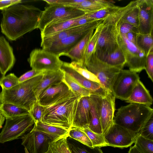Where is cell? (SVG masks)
Returning a JSON list of instances; mask_svg holds the SVG:
<instances>
[{"label": "cell", "mask_w": 153, "mask_h": 153, "mask_svg": "<svg viewBox=\"0 0 153 153\" xmlns=\"http://www.w3.org/2000/svg\"><path fill=\"white\" fill-rule=\"evenodd\" d=\"M42 10L32 5L13 4L1 10V33L9 40L16 41L37 28Z\"/></svg>", "instance_id": "cell-1"}, {"label": "cell", "mask_w": 153, "mask_h": 153, "mask_svg": "<svg viewBox=\"0 0 153 153\" xmlns=\"http://www.w3.org/2000/svg\"><path fill=\"white\" fill-rule=\"evenodd\" d=\"M80 97L71 91L45 106L42 122L68 130L70 129Z\"/></svg>", "instance_id": "cell-2"}, {"label": "cell", "mask_w": 153, "mask_h": 153, "mask_svg": "<svg viewBox=\"0 0 153 153\" xmlns=\"http://www.w3.org/2000/svg\"><path fill=\"white\" fill-rule=\"evenodd\" d=\"M43 74L19 83L10 89L2 88L0 93L1 103L13 104L29 112L37 101L33 90L41 80Z\"/></svg>", "instance_id": "cell-3"}, {"label": "cell", "mask_w": 153, "mask_h": 153, "mask_svg": "<svg viewBox=\"0 0 153 153\" xmlns=\"http://www.w3.org/2000/svg\"><path fill=\"white\" fill-rule=\"evenodd\" d=\"M153 114L150 106L130 103L118 109L114 123L137 134Z\"/></svg>", "instance_id": "cell-4"}, {"label": "cell", "mask_w": 153, "mask_h": 153, "mask_svg": "<svg viewBox=\"0 0 153 153\" xmlns=\"http://www.w3.org/2000/svg\"><path fill=\"white\" fill-rule=\"evenodd\" d=\"M85 13L82 10L69 6L61 4L49 5L42 11L37 28L41 32L49 24L78 18Z\"/></svg>", "instance_id": "cell-5"}, {"label": "cell", "mask_w": 153, "mask_h": 153, "mask_svg": "<svg viewBox=\"0 0 153 153\" xmlns=\"http://www.w3.org/2000/svg\"><path fill=\"white\" fill-rule=\"evenodd\" d=\"M5 119L0 133V143H2L21 138L35 123L30 114Z\"/></svg>", "instance_id": "cell-6"}, {"label": "cell", "mask_w": 153, "mask_h": 153, "mask_svg": "<svg viewBox=\"0 0 153 153\" xmlns=\"http://www.w3.org/2000/svg\"><path fill=\"white\" fill-rule=\"evenodd\" d=\"M101 23L102 27L94 54L102 60L118 47L117 39L119 30L118 23L102 21Z\"/></svg>", "instance_id": "cell-7"}, {"label": "cell", "mask_w": 153, "mask_h": 153, "mask_svg": "<svg viewBox=\"0 0 153 153\" xmlns=\"http://www.w3.org/2000/svg\"><path fill=\"white\" fill-rule=\"evenodd\" d=\"M117 39L118 46L124 52L129 70L137 73L145 69L147 56L145 52L129 41L124 34L119 32Z\"/></svg>", "instance_id": "cell-8"}, {"label": "cell", "mask_w": 153, "mask_h": 153, "mask_svg": "<svg viewBox=\"0 0 153 153\" xmlns=\"http://www.w3.org/2000/svg\"><path fill=\"white\" fill-rule=\"evenodd\" d=\"M27 61L32 69L40 72L58 71L63 62L58 55L42 48L32 50Z\"/></svg>", "instance_id": "cell-9"}, {"label": "cell", "mask_w": 153, "mask_h": 153, "mask_svg": "<svg viewBox=\"0 0 153 153\" xmlns=\"http://www.w3.org/2000/svg\"><path fill=\"white\" fill-rule=\"evenodd\" d=\"M85 67L97 77L100 84L108 92H112L111 87L113 82L122 70L108 65L98 58L94 54Z\"/></svg>", "instance_id": "cell-10"}, {"label": "cell", "mask_w": 153, "mask_h": 153, "mask_svg": "<svg viewBox=\"0 0 153 153\" xmlns=\"http://www.w3.org/2000/svg\"><path fill=\"white\" fill-rule=\"evenodd\" d=\"M140 80L137 73L122 69L117 74L111 85V91L115 98L126 101Z\"/></svg>", "instance_id": "cell-11"}, {"label": "cell", "mask_w": 153, "mask_h": 153, "mask_svg": "<svg viewBox=\"0 0 153 153\" xmlns=\"http://www.w3.org/2000/svg\"><path fill=\"white\" fill-rule=\"evenodd\" d=\"M137 134L114 123L104 135L108 146L127 148L134 143Z\"/></svg>", "instance_id": "cell-12"}, {"label": "cell", "mask_w": 153, "mask_h": 153, "mask_svg": "<svg viewBox=\"0 0 153 153\" xmlns=\"http://www.w3.org/2000/svg\"><path fill=\"white\" fill-rule=\"evenodd\" d=\"M21 138L22 144L29 153H45L51 142L46 135L33 129Z\"/></svg>", "instance_id": "cell-13"}, {"label": "cell", "mask_w": 153, "mask_h": 153, "mask_svg": "<svg viewBox=\"0 0 153 153\" xmlns=\"http://www.w3.org/2000/svg\"><path fill=\"white\" fill-rule=\"evenodd\" d=\"M103 19L93 21L83 25L72 27L41 38V47L45 49L69 36L86 30H95Z\"/></svg>", "instance_id": "cell-14"}, {"label": "cell", "mask_w": 153, "mask_h": 153, "mask_svg": "<svg viewBox=\"0 0 153 153\" xmlns=\"http://www.w3.org/2000/svg\"><path fill=\"white\" fill-rule=\"evenodd\" d=\"M60 69L80 85L94 94L103 97L108 92L99 83L89 80L74 70L69 63L63 62Z\"/></svg>", "instance_id": "cell-15"}, {"label": "cell", "mask_w": 153, "mask_h": 153, "mask_svg": "<svg viewBox=\"0 0 153 153\" xmlns=\"http://www.w3.org/2000/svg\"><path fill=\"white\" fill-rule=\"evenodd\" d=\"M115 100L112 92H108L105 96L102 97L100 122L103 135L114 124Z\"/></svg>", "instance_id": "cell-16"}, {"label": "cell", "mask_w": 153, "mask_h": 153, "mask_svg": "<svg viewBox=\"0 0 153 153\" xmlns=\"http://www.w3.org/2000/svg\"><path fill=\"white\" fill-rule=\"evenodd\" d=\"M139 33H152L153 26V0H138Z\"/></svg>", "instance_id": "cell-17"}, {"label": "cell", "mask_w": 153, "mask_h": 153, "mask_svg": "<svg viewBox=\"0 0 153 153\" xmlns=\"http://www.w3.org/2000/svg\"><path fill=\"white\" fill-rule=\"evenodd\" d=\"M71 91L67 84L63 81L46 88L40 95L37 101L41 105L47 106Z\"/></svg>", "instance_id": "cell-18"}, {"label": "cell", "mask_w": 153, "mask_h": 153, "mask_svg": "<svg viewBox=\"0 0 153 153\" xmlns=\"http://www.w3.org/2000/svg\"><path fill=\"white\" fill-rule=\"evenodd\" d=\"M91 30H86L70 35L45 50L55 53L60 57L71 49Z\"/></svg>", "instance_id": "cell-19"}, {"label": "cell", "mask_w": 153, "mask_h": 153, "mask_svg": "<svg viewBox=\"0 0 153 153\" xmlns=\"http://www.w3.org/2000/svg\"><path fill=\"white\" fill-rule=\"evenodd\" d=\"M90 96L80 97L78 101L72 127L81 128L89 123Z\"/></svg>", "instance_id": "cell-20"}, {"label": "cell", "mask_w": 153, "mask_h": 153, "mask_svg": "<svg viewBox=\"0 0 153 153\" xmlns=\"http://www.w3.org/2000/svg\"><path fill=\"white\" fill-rule=\"evenodd\" d=\"M15 61L12 47L4 36H0V69L2 73L5 75Z\"/></svg>", "instance_id": "cell-21"}, {"label": "cell", "mask_w": 153, "mask_h": 153, "mask_svg": "<svg viewBox=\"0 0 153 153\" xmlns=\"http://www.w3.org/2000/svg\"><path fill=\"white\" fill-rule=\"evenodd\" d=\"M90 96L91 102L89 111V123L87 126L94 132L103 134L100 122L102 97L93 94Z\"/></svg>", "instance_id": "cell-22"}, {"label": "cell", "mask_w": 153, "mask_h": 153, "mask_svg": "<svg viewBox=\"0 0 153 153\" xmlns=\"http://www.w3.org/2000/svg\"><path fill=\"white\" fill-rule=\"evenodd\" d=\"M64 77V73L61 69L44 72L41 80L33 90L37 100L41 93L47 88L63 82Z\"/></svg>", "instance_id": "cell-23"}, {"label": "cell", "mask_w": 153, "mask_h": 153, "mask_svg": "<svg viewBox=\"0 0 153 153\" xmlns=\"http://www.w3.org/2000/svg\"><path fill=\"white\" fill-rule=\"evenodd\" d=\"M94 30L89 32L71 49L62 54L61 56L68 57L72 62H77L85 66L84 59L86 49Z\"/></svg>", "instance_id": "cell-24"}, {"label": "cell", "mask_w": 153, "mask_h": 153, "mask_svg": "<svg viewBox=\"0 0 153 153\" xmlns=\"http://www.w3.org/2000/svg\"><path fill=\"white\" fill-rule=\"evenodd\" d=\"M126 101L127 102L150 106L153 103V99L149 91L139 80L133 88L130 96Z\"/></svg>", "instance_id": "cell-25"}, {"label": "cell", "mask_w": 153, "mask_h": 153, "mask_svg": "<svg viewBox=\"0 0 153 153\" xmlns=\"http://www.w3.org/2000/svg\"><path fill=\"white\" fill-rule=\"evenodd\" d=\"M32 129L46 135L51 139V142L65 136H68L69 130L49 125L42 122L35 123Z\"/></svg>", "instance_id": "cell-26"}, {"label": "cell", "mask_w": 153, "mask_h": 153, "mask_svg": "<svg viewBox=\"0 0 153 153\" xmlns=\"http://www.w3.org/2000/svg\"><path fill=\"white\" fill-rule=\"evenodd\" d=\"M81 16L72 19L60 21L48 25L41 32V39L69 28L76 27V22Z\"/></svg>", "instance_id": "cell-27"}, {"label": "cell", "mask_w": 153, "mask_h": 153, "mask_svg": "<svg viewBox=\"0 0 153 153\" xmlns=\"http://www.w3.org/2000/svg\"><path fill=\"white\" fill-rule=\"evenodd\" d=\"M114 4L113 1L103 0H83L81 2L71 5L85 13L95 12Z\"/></svg>", "instance_id": "cell-28"}, {"label": "cell", "mask_w": 153, "mask_h": 153, "mask_svg": "<svg viewBox=\"0 0 153 153\" xmlns=\"http://www.w3.org/2000/svg\"><path fill=\"white\" fill-rule=\"evenodd\" d=\"M102 61L108 65L122 70L126 64L124 53L119 46L106 56Z\"/></svg>", "instance_id": "cell-29"}, {"label": "cell", "mask_w": 153, "mask_h": 153, "mask_svg": "<svg viewBox=\"0 0 153 153\" xmlns=\"http://www.w3.org/2000/svg\"><path fill=\"white\" fill-rule=\"evenodd\" d=\"M0 111L5 118H13L29 114L27 110L13 104L1 103Z\"/></svg>", "instance_id": "cell-30"}, {"label": "cell", "mask_w": 153, "mask_h": 153, "mask_svg": "<svg viewBox=\"0 0 153 153\" xmlns=\"http://www.w3.org/2000/svg\"><path fill=\"white\" fill-rule=\"evenodd\" d=\"M67 140L71 153H103L99 147H89L69 137Z\"/></svg>", "instance_id": "cell-31"}, {"label": "cell", "mask_w": 153, "mask_h": 153, "mask_svg": "<svg viewBox=\"0 0 153 153\" xmlns=\"http://www.w3.org/2000/svg\"><path fill=\"white\" fill-rule=\"evenodd\" d=\"M153 42L152 33L136 34V45L144 51L147 56L153 52Z\"/></svg>", "instance_id": "cell-32"}, {"label": "cell", "mask_w": 153, "mask_h": 153, "mask_svg": "<svg viewBox=\"0 0 153 153\" xmlns=\"http://www.w3.org/2000/svg\"><path fill=\"white\" fill-rule=\"evenodd\" d=\"M102 26L101 23L97 26L88 43L85 55L84 65L85 66L94 53Z\"/></svg>", "instance_id": "cell-33"}, {"label": "cell", "mask_w": 153, "mask_h": 153, "mask_svg": "<svg viewBox=\"0 0 153 153\" xmlns=\"http://www.w3.org/2000/svg\"><path fill=\"white\" fill-rule=\"evenodd\" d=\"M65 136L49 143L48 149L45 153H71Z\"/></svg>", "instance_id": "cell-34"}, {"label": "cell", "mask_w": 153, "mask_h": 153, "mask_svg": "<svg viewBox=\"0 0 153 153\" xmlns=\"http://www.w3.org/2000/svg\"><path fill=\"white\" fill-rule=\"evenodd\" d=\"M64 77L63 81L67 84L73 92L80 97L90 96L92 94L90 91L81 86L67 74L64 72Z\"/></svg>", "instance_id": "cell-35"}, {"label": "cell", "mask_w": 153, "mask_h": 153, "mask_svg": "<svg viewBox=\"0 0 153 153\" xmlns=\"http://www.w3.org/2000/svg\"><path fill=\"white\" fill-rule=\"evenodd\" d=\"M68 137L81 143L90 147H93L89 138L81 129L72 127L68 132Z\"/></svg>", "instance_id": "cell-36"}, {"label": "cell", "mask_w": 153, "mask_h": 153, "mask_svg": "<svg viewBox=\"0 0 153 153\" xmlns=\"http://www.w3.org/2000/svg\"><path fill=\"white\" fill-rule=\"evenodd\" d=\"M120 7L113 4L97 11L85 13L88 17L95 20L103 19L117 11Z\"/></svg>", "instance_id": "cell-37"}, {"label": "cell", "mask_w": 153, "mask_h": 153, "mask_svg": "<svg viewBox=\"0 0 153 153\" xmlns=\"http://www.w3.org/2000/svg\"><path fill=\"white\" fill-rule=\"evenodd\" d=\"M80 128L88 136L92 142L93 147H97L101 148L108 146L103 134L94 132L87 126Z\"/></svg>", "instance_id": "cell-38"}, {"label": "cell", "mask_w": 153, "mask_h": 153, "mask_svg": "<svg viewBox=\"0 0 153 153\" xmlns=\"http://www.w3.org/2000/svg\"><path fill=\"white\" fill-rule=\"evenodd\" d=\"M134 143L141 153H153V140L137 134Z\"/></svg>", "instance_id": "cell-39"}, {"label": "cell", "mask_w": 153, "mask_h": 153, "mask_svg": "<svg viewBox=\"0 0 153 153\" xmlns=\"http://www.w3.org/2000/svg\"><path fill=\"white\" fill-rule=\"evenodd\" d=\"M70 64L74 70L86 79L100 84L97 77L89 71L84 65L74 62H72Z\"/></svg>", "instance_id": "cell-40"}, {"label": "cell", "mask_w": 153, "mask_h": 153, "mask_svg": "<svg viewBox=\"0 0 153 153\" xmlns=\"http://www.w3.org/2000/svg\"><path fill=\"white\" fill-rule=\"evenodd\" d=\"M138 3L135 6L126 13L120 19L121 21L129 23L138 27L139 24Z\"/></svg>", "instance_id": "cell-41"}, {"label": "cell", "mask_w": 153, "mask_h": 153, "mask_svg": "<svg viewBox=\"0 0 153 153\" xmlns=\"http://www.w3.org/2000/svg\"><path fill=\"white\" fill-rule=\"evenodd\" d=\"M153 116L146 121L137 133L145 138L152 140H153Z\"/></svg>", "instance_id": "cell-42"}, {"label": "cell", "mask_w": 153, "mask_h": 153, "mask_svg": "<svg viewBox=\"0 0 153 153\" xmlns=\"http://www.w3.org/2000/svg\"><path fill=\"white\" fill-rule=\"evenodd\" d=\"M18 78L13 73H10L5 76L1 79L0 85L2 88L8 89L18 84Z\"/></svg>", "instance_id": "cell-43"}, {"label": "cell", "mask_w": 153, "mask_h": 153, "mask_svg": "<svg viewBox=\"0 0 153 153\" xmlns=\"http://www.w3.org/2000/svg\"><path fill=\"white\" fill-rule=\"evenodd\" d=\"M44 110V107L40 105L37 101L33 106L29 113L35 123L42 121Z\"/></svg>", "instance_id": "cell-44"}, {"label": "cell", "mask_w": 153, "mask_h": 153, "mask_svg": "<svg viewBox=\"0 0 153 153\" xmlns=\"http://www.w3.org/2000/svg\"><path fill=\"white\" fill-rule=\"evenodd\" d=\"M118 25L119 32L121 34H126L129 32L139 33L137 27L129 23L120 20Z\"/></svg>", "instance_id": "cell-45"}, {"label": "cell", "mask_w": 153, "mask_h": 153, "mask_svg": "<svg viewBox=\"0 0 153 153\" xmlns=\"http://www.w3.org/2000/svg\"><path fill=\"white\" fill-rule=\"evenodd\" d=\"M149 77L153 82V52L146 56L145 69Z\"/></svg>", "instance_id": "cell-46"}, {"label": "cell", "mask_w": 153, "mask_h": 153, "mask_svg": "<svg viewBox=\"0 0 153 153\" xmlns=\"http://www.w3.org/2000/svg\"><path fill=\"white\" fill-rule=\"evenodd\" d=\"M44 72L37 71L32 69L25 72L18 78L19 82H22L29 79L37 76L42 74Z\"/></svg>", "instance_id": "cell-47"}, {"label": "cell", "mask_w": 153, "mask_h": 153, "mask_svg": "<svg viewBox=\"0 0 153 153\" xmlns=\"http://www.w3.org/2000/svg\"><path fill=\"white\" fill-rule=\"evenodd\" d=\"M21 0H0V10H1L13 4L21 3Z\"/></svg>", "instance_id": "cell-48"}, {"label": "cell", "mask_w": 153, "mask_h": 153, "mask_svg": "<svg viewBox=\"0 0 153 153\" xmlns=\"http://www.w3.org/2000/svg\"><path fill=\"white\" fill-rule=\"evenodd\" d=\"M137 33L129 32L125 34L128 40L136 45V36Z\"/></svg>", "instance_id": "cell-49"}, {"label": "cell", "mask_w": 153, "mask_h": 153, "mask_svg": "<svg viewBox=\"0 0 153 153\" xmlns=\"http://www.w3.org/2000/svg\"><path fill=\"white\" fill-rule=\"evenodd\" d=\"M128 153H141L137 147L134 145L130 147Z\"/></svg>", "instance_id": "cell-50"}, {"label": "cell", "mask_w": 153, "mask_h": 153, "mask_svg": "<svg viewBox=\"0 0 153 153\" xmlns=\"http://www.w3.org/2000/svg\"><path fill=\"white\" fill-rule=\"evenodd\" d=\"M5 118L0 111V129L2 127Z\"/></svg>", "instance_id": "cell-51"}, {"label": "cell", "mask_w": 153, "mask_h": 153, "mask_svg": "<svg viewBox=\"0 0 153 153\" xmlns=\"http://www.w3.org/2000/svg\"><path fill=\"white\" fill-rule=\"evenodd\" d=\"M5 75L2 73L0 69V83L1 79Z\"/></svg>", "instance_id": "cell-52"}, {"label": "cell", "mask_w": 153, "mask_h": 153, "mask_svg": "<svg viewBox=\"0 0 153 153\" xmlns=\"http://www.w3.org/2000/svg\"><path fill=\"white\" fill-rule=\"evenodd\" d=\"M25 153H29V152H28L27 151V150L25 148Z\"/></svg>", "instance_id": "cell-53"}, {"label": "cell", "mask_w": 153, "mask_h": 153, "mask_svg": "<svg viewBox=\"0 0 153 153\" xmlns=\"http://www.w3.org/2000/svg\"><path fill=\"white\" fill-rule=\"evenodd\" d=\"M0 104H1V102H0Z\"/></svg>", "instance_id": "cell-54"}]
</instances>
